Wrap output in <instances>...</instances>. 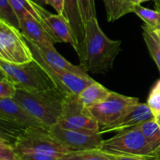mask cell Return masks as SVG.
<instances>
[{
    "mask_svg": "<svg viewBox=\"0 0 160 160\" xmlns=\"http://www.w3.org/2000/svg\"><path fill=\"white\" fill-rule=\"evenodd\" d=\"M85 35L78 53L80 65L87 73H105L112 69L120 52V40H112L100 28L97 17L84 25Z\"/></svg>",
    "mask_w": 160,
    "mask_h": 160,
    "instance_id": "cell-1",
    "label": "cell"
},
{
    "mask_svg": "<svg viewBox=\"0 0 160 160\" xmlns=\"http://www.w3.org/2000/svg\"><path fill=\"white\" fill-rule=\"evenodd\" d=\"M1 138L12 144L19 155L26 152H42L61 158L72 152L56 138L48 128H20L1 122Z\"/></svg>",
    "mask_w": 160,
    "mask_h": 160,
    "instance_id": "cell-2",
    "label": "cell"
},
{
    "mask_svg": "<svg viewBox=\"0 0 160 160\" xmlns=\"http://www.w3.org/2000/svg\"><path fill=\"white\" fill-rule=\"evenodd\" d=\"M67 95L57 88L42 92L17 88L13 99L34 118L51 128L59 123Z\"/></svg>",
    "mask_w": 160,
    "mask_h": 160,
    "instance_id": "cell-3",
    "label": "cell"
},
{
    "mask_svg": "<svg viewBox=\"0 0 160 160\" xmlns=\"http://www.w3.org/2000/svg\"><path fill=\"white\" fill-rule=\"evenodd\" d=\"M100 149L114 156H126L142 160H157L138 127L117 132L113 137L103 140Z\"/></svg>",
    "mask_w": 160,
    "mask_h": 160,
    "instance_id": "cell-4",
    "label": "cell"
},
{
    "mask_svg": "<svg viewBox=\"0 0 160 160\" xmlns=\"http://www.w3.org/2000/svg\"><path fill=\"white\" fill-rule=\"evenodd\" d=\"M0 70L2 77L14 83L19 89L42 92L57 88L47 72L34 59L24 64H12L0 59Z\"/></svg>",
    "mask_w": 160,
    "mask_h": 160,
    "instance_id": "cell-5",
    "label": "cell"
},
{
    "mask_svg": "<svg viewBox=\"0 0 160 160\" xmlns=\"http://www.w3.org/2000/svg\"><path fill=\"white\" fill-rule=\"evenodd\" d=\"M0 59L12 64H24L34 60L21 31L3 20H0Z\"/></svg>",
    "mask_w": 160,
    "mask_h": 160,
    "instance_id": "cell-6",
    "label": "cell"
},
{
    "mask_svg": "<svg viewBox=\"0 0 160 160\" xmlns=\"http://www.w3.org/2000/svg\"><path fill=\"white\" fill-rule=\"evenodd\" d=\"M24 38L31 48L34 60L47 72L56 87L66 95H79L84 88L95 81L91 77L81 76L65 69L54 67L44 59L35 44L25 36Z\"/></svg>",
    "mask_w": 160,
    "mask_h": 160,
    "instance_id": "cell-7",
    "label": "cell"
},
{
    "mask_svg": "<svg viewBox=\"0 0 160 160\" xmlns=\"http://www.w3.org/2000/svg\"><path fill=\"white\" fill-rule=\"evenodd\" d=\"M58 125L64 129L86 134H98L100 129L98 122L80 101L78 95L74 94L66 97L63 110Z\"/></svg>",
    "mask_w": 160,
    "mask_h": 160,
    "instance_id": "cell-8",
    "label": "cell"
},
{
    "mask_svg": "<svg viewBox=\"0 0 160 160\" xmlns=\"http://www.w3.org/2000/svg\"><path fill=\"white\" fill-rule=\"evenodd\" d=\"M138 102L139 99L135 97L126 96L112 92L107 98L87 109L101 128L117 122Z\"/></svg>",
    "mask_w": 160,
    "mask_h": 160,
    "instance_id": "cell-9",
    "label": "cell"
},
{
    "mask_svg": "<svg viewBox=\"0 0 160 160\" xmlns=\"http://www.w3.org/2000/svg\"><path fill=\"white\" fill-rule=\"evenodd\" d=\"M49 131L56 138L72 152L99 148L103 141L102 134H86L64 129L58 124L51 127Z\"/></svg>",
    "mask_w": 160,
    "mask_h": 160,
    "instance_id": "cell-10",
    "label": "cell"
},
{
    "mask_svg": "<svg viewBox=\"0 0 160 160\" xmlns=\"http://www.w3.org/2000/svg\"><path fill=\"white\" fill-rule=\"evenodd\" d=\"M36 11L39 15L41 21L45 25L56 43L70 44L76 51L77 45L73 31L64 15L52 13L38 3L36 6Z\"/></svg>",
    "mask_w": 160,
    "mask_h": 160,
    "instance_id": "cell-11",
    "label": "cell"
},
{
    "mask_svg": "<svg viewBox=\"0 0 160 160\" xmlns=\"http://www.w3.org/2000/svg\"><path fill=\"white\" fill-rule=\"evenodd\" d=\"M0 122L20 128H48L34 118L13 98H0Z\"/></svg>",
    "mask_w": 160,
    "mask_h": 160,
    "instance_id": "cell-12",
    "label": "cell"
},
{
    "mask_svg": "<svg viewBox=\"0 0 160 160\" xmlns=\"http://www.w3.org/2000/svg\"><path fill=\"white\" fill-rule=\"evenodd\" d=\"M155 114L147 103L138 102L131 108L123 117L112 124L101 127L98 134L120 132L129 128H134L141 123L155 118Z\"/></svg>",
    "mask_w": 160,
    "mask_h": 160,
    "instance_id": "cell-13",
    "label": "cell"
},
{
    "mask_svg": "<svg viewBox=\"0 0 160 160\" xmlns=\"http://www.w3.org/2000/svg\"><path fill=\"white\" fill-rule=\"evenodd\" d=\"M20 31L23 35L34 43L47 47L53 46L56 43L42 22L31 13L20 19Z\"/></svg>",
    "mask_w": 160,
    "mask_h": 160,
    "instance_id": "cell-14",
    "label": "cell"
},
{
    "mask_svg": "<svg viewBox=\"0 0 160 160\" xmlns=\"http://www.w3.org/2000/svg\"><path fill=\"white\" fill-rule=\"evenodd\" d=\"M63 15L71 27L73 38L77 45L76 52L81 49L85 35L84 21L78 0H64Z\"/></svg>",
    "mask_w": 160,
    "mask_h": 160,
    "instance_id": "cell-15",
    "label": "cell"
},
{
    "mask_svg": "<svg viewBox=\"0 0 160 160\" xmlns=\"http://www.w3.org/2000/svg\"><path fill=\"white\" fill-rule=\"evenodd\" d=\"M35 45L37 46L38 49L40 52L42 56L44 57V59L54 67L65 69V70H70V71L73 72V73L81 75V76L90 77L88 73L82 68L81 65H73L71 62H69L67 59H66L63 56H61L56 51L54 45L51 47L44 46V45H37V44H35Z\"/></svg>",
    "mask_w": 160,
    "mask_h": 160,
    "instance_id": "cell-16",
    "label": "cell"
},
{
    "mask_svg": "<svg viewBox=\"0 0 160 160\" xmlns=\"http://www.w3.org/2000/svg\"><path fill=\"white\" fill-rule=\"evenodd\" d=\"M111 92L112 91L106 88L100 83L95 81L84 88L78 95V98L84 107L89 108L107 98Z\"/></svg>",
    "mask_w": 160,
    "mask_h": 160,
    "instance_id": "cell-17",
    "label": "cell"
},
{
    "mask_svg": "<svg viewBox=\"0 0 160 160\" xmlns=\"http://www.w3.org/2000/svg\"><path fill=\"white\" fill-rule=\"evenodd\" d=\"M138 127L143 133L148 145L159 159L160 157V126L156 119L144 122Z\"/></svg>",
    "mask_w": 160,
    "mask_h": 160,
    "instance_id": "cell-18",
    "label": "cell"
},
{
    "mask_svg": "<svg viewBox=\"0 0 160 160\" xmlns=\"http://www.w3.org/2000/svg\"><path fill=\"white\" fill-rule=\"evenodd\" d=\"M59 160H116V156L96 148L70 152L63 155Z\"/></svg>",
    "mask_w": 160,
    "mask_h": 160,
    "instance_id": "cell-19",
    "label": "cell"
},
{
    "mask_svg": "<svg viewBox=\"0 0 160 160\" xmlns=\"http://www.w3.org/2000/svg\"><path fill=\"white\" fill-rule=\"evenodd\" d=\"M142 34L150 56L156 62L160 73V42L152 29L146 25L142 26Z\"/></svg>",
    "mask_w": 160,
    "mask_h": 160,
    "instance_id": "cell-20",
    "label": "cell"
},
{
    "mask_svg": "<svg viewBox=\"0 0 160 160\" xmlns=\"http://www.w3.org/2000/svg\"><path fill=\"white\" fill-rule=\"evenodd\" d=\"M132 12H134L145 23V25L152 30H156L160 27V10L148 9L142 5H136L133 7Z\"/></svg>",
    "mask_w": 160,
    "mask_h": 160,
    "instance_id": "cell-21",
    "label": "cell"
},
{
    "mask_svg": "<svg viewBox=\"0 0 160 160\" xmlns=\"http://www.w3.org/2000/svg\"><path fill=\"white\" fill-rule=\"evenodd\" d=\"M0 20L20 30V19L9 0H0Z\"/></svg>",
    "mask_w": 160,
    "mask_h": 160,
    "instance_id": "cell-22",
    "label": "cell"
},
{
    "mask_svg": "<svg viewBox=\"0 0 160 160\" xmlns=\"http://www.w3.org/2000/svg\"><path fill=\"white\" fill-rule=\"evenodd\" d=\"M109 22H113L122 17L123 0H102Z\"/></svg>",
    "mask_w": 160,
    "mask_h": 160,
    "instance_id": "cell-23",
    "label": "cell"
},
{
    "mask_svg": "<svg viewBox=\"0 0 160 160\" xmlns=\"http://www.w3.org/2000/svg\"><path fill=\"white\" fill-rule=\"evenodd\" d=\"M0 160H20V155L13 145L0 138Z\"/></svg>",
    "mask_w": 160,
    "mask_h": 160,
    "instance_id": "cell-24",
    "label": "cell"
},
{
    "mask_svg": "<svg viewBox=\"0 0 160 160\" xmlns=\"http://www.w3.org/2000/svg\"><path fill=\"white\" fill-rule=\"evenodd\" d=\"M81 8L84 24L85 25L92 18L96 17L95 0H78Z\"/></svg>",
    "mask_w": 160,
    "mask_h": 160,
    "instance_id": "cell-25",
    "label": "cell"
},
{
    "mask_svg": "<svg viewBox=\"0 0 160 160\" xmlns=\"http://www.w3.org/2000/svg\"><path fill=\"white\" fill-rule=\"evenodd\" d=\"M147 104L153 111L155 117L160 113V81H158L152 89L147 100Z\"/></svg>",
    "mask_w": 160,
    "mask_h": 160,
    "instance_id": "cell-26",
    "label": "cell"
},
{
    "mask_svg": "<svg viewBox=\"0 0 160 160\" xmlns=\"http://www.w3.org/2000/svg\"><path fill=\"white\" fill-rule=\"evenodd\" d=\"M17 91V88L14 83L2 77L0 81V98H13Z\"/></svg>",
    "mask_w": 160,
    "mask_h": 160,
    "instance_id": "cell-27",
    "label": "cell"
},
{
    "mask_svg": "<svg viewBox=\"0 0 160 160\" xmlns=\"http://www.w3.org/2000/svg\"><path fill=\"white\" fill-rule=\"evenodd\" d=\"M60 158L42 152H26L20 154V160H59Z\"/></svg>",
    "mask_w": 160,
    "mask_h": 160,
    "instance_id": "cell-28",
    "label": "cell"
},
{
    "mask_svg": "<svg viewBox=\"0 0 160 160\" xmlns=\"http://www.w3.org/2000/svg\"><path fill=\"white\" fill-rule=\"evenodd\" d=\"M149 1V0H123V9L122 16H125L129 12H132V9L136 5H140L142 2Z\"/></svg>",
    "mask_w": 160,
    "mask_h": 160,
    "instance_id": "cell-29",
    "label": "cell"
},
{
    "mask_svg": "<svg viewBox=\"0 0 160 160\" xmlns=\"http://www.w3.org/2000/svg\"><path fill=\"white\" fill-rule=\"evenodd\" d=\"M45 3L51 6L58 14L63 15L64 0H45Z\"/></svg>",
    "mask_w": 160,
    "mask_h": 160,
    "instance_id": "cell-30",
    "label": "cell"
},
{
    "mask_svg": "<svg viewBox=\"0 0 160 160\" xmlns=\"http://www.w3.org/2000/svg\"><path fill=\"white\" fill-rule=\"evenodd\" d=\"M116 160H142L136 158L126 157V156H116Z\"/></svg>",
    "mask_w": 160,
    "mask_h": 160,
    "instance_id": "cell-31",
    "label": "cell"
},
{
    "mask_svg": "<svg viewBox=\"0 0 160 160\" xmlns=\"http://www.w3.org/2000/svg\"><path fill=\"white\" fill-rule=\"evenodd\" d=\"M155 119H156V122L158 123V124L160 126V113L157 114V115L156 116V117H155Z\"/></svg>",
    "mask_w": 160,
    "mask_h": 160,
    "instance_id": "cell-32",
    "label": "cell"
},
{
    "mask_svg": "<svg viewBox=\"0 0 160 160\" xmlns=\"http://www.w3.org/2000/svg\"><path fill=\"white\" fill-rule=\"evenodd\" d=\"M36 2H37L39 5H41V6H44L45 5V0H36Z\"/></svg>",
    "mask_w": 160,
    "mask_h": 160,
    "instance_id": "cell-33",
    "label": "cell"
},
{
    "mask_svg": "<svg viewBox=\"0 0 160 160\" xmlns=\"http://www.w3.org/2000/svg\"><path fill=\"white\" fill-rule=\"evenodd\" d=\"M154 32L156 33V36H157L158 39H159V42H160V33L159 32H157V31H154Z\"/></svg>",
    "mask_w": 160,
    "mask_h": 160,
    "instance_id": "cell-34",
    "label": "cell"
},
{
    "mask_svg": "<svg viewBox=\"0 0 160 160\" xmlns=\"http://www.w3.org/2000/svg\"><path fill=\"white\" fill-rule=\"evenodd\" d=\"M153 31H157V32H159L160 33V27L159 28H158V29H156V30H153Z\"/></svg>",
    "mask_w": 160,
    "mask_h": 160,
    "instance_id": "cell-35",
    "label": "cell"
},
{
    "mask_svg": "<svg viewBox=\"0 0 160 160\" xmlns=\"http://www.w3.org/2000/svg\"><path fill=\"white\" fill-rule=\"evenodd\" d=\"M158 160H160V157L159 158V159H158Z\"/></svg>",
    "mask_w": 160,
    "mask_h": 160,
    "instance_id": "cell-36",
    "label": "cell"
}]
</instances>
